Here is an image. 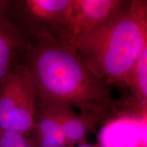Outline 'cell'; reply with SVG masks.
<instances>
[{"label": "cell", "mask_w": 147, "mask_h": 147, "mask_svg": "<svg viewBox=\"0 0 147 147\" xmlns=\"http://www.w3.org/2000/svg\"><path fill=\"white\" fill-rule=\"evenodd\" d=\"M26 57L36 102L76 108L93 129L116 112L111 86L92 70L70 42L34 40Z\"/></svg>", "instance_id": "1"}, {"label": "cell", "mask_w": 147, "mask_h": 147, "mask_svg": "<svg viewBox=\"0 0 147 147\" xmlns=\"http://www.w3.org/2000/svg\"><path fill=\"white\" fill-rule=\"evenodd\" d=\"M71 44L109 85L125 86L129 71L147 47V1L123 0L102 25Z\"/></svg>", "instance_id": "2"}, {"label": "cell", "mask_w": 147, "mask_h": 147, "mask_svg": "<svg viewBox=\"0 0 147 147\" xmlns=\"http://www.w3.org/2000/svg\"><path fill=\"white\" fill-rule=\"evenodd\" d=\"M36 96L26 63L16 65L0 84V130L29 137L34 128Z\"/></svg>", "instance_id": "3"}, {"label": "cell", "mask_w": 147, "mask_h": 147, "mask_svg": "<svg viewBox=\"0 0 147 147\" xmlns=\"http://www.w3.org/2000/svg\"><path fill=\"white\" fill-rule=\"evenodd\" d=\"M72 0H23L18 8L33 40L51 38L70 42Z\"/></svg>", "instance_id": "4"}, {"label": "cell", "mask_w": 147, "mask_h": 147, "mask_svg": "<svg viewBox=\"0 0 147 147\" xmlns=\"http://www.w3.org/2000/svg\"><path fill=\"white\" fill-rule=\"evenodd\" d=\"M123 2V0H72L69 24L71 42L102 25Z\"/></svg>", "instance_id": "5"}, {"label": "cell", "mask_w": 147, "mask_h": 147, "mask_svg": "<svg viewBox=\"0 0 147 147\" xmlns=\"http://www.w3.org/2000/svg\"><path fill=\"white\" fill-rule=\"evenodd\" d=\"M29 139L34 147H65L68 145L54 109L36 102L35 123Z\"/></svg>", "instance_id": "6"}, {"label": "cell", "mask_w": 147, "mask_h": 147, "mask_svg": "<svg viewBox=\"0 0 147 147\" xmlns=\"http://www.w3.org/2000/svg\"><path fill=\"white\" fill-rule=\"evenodd\" d=\"M29 44L8 19L0 18V84L15 67L13 62L17 53L22 50L27 51Z\"/></svg>", "instance_id": "7"}, {"label": "cell", "mask_w": 147, "mask_h": 147, "mask_svg": "<svg viewBox=\"0 0 147 147\" xmlns=\"http://www.w3.org/2000/svg\"><path fill=\"white\" fill-rule=\"evenodd\" d=\"M47 105L51 106L54 109L68 144L74 146L86 140L93 128L80 114L68 106Z\"/></svg>", "instance_id": "8"}, {"label": "cell", "mask_w": 147, "mask_h": 147, "mask_svg": "<svg viewBox=\"0 0 147 147\" xmlns=\"http://www.w3.org/2000/svg\"><path fill=\"white\" fill-rule=\"evenodd\" d=\"M132 101L146 107L147 102V47L134 63L125 80Z\"/></svg>", "instance_id": "9"}, {"label": "cell", "mask_w": 147, "mask_h": 147, "mask_svg": "<svg viewBox=\"0 0 147 147\" xmlns=\"http://www.w3.org/2000/svg\"><path fill=\"white\" fill-rule=\"evenodd\" d=\"M29 140L21 134L0 130V147H25Z\"/></svg>", "instance_id": "10"}, {"label": "cell", "mask_w": 147, "mask_h": 147, "mask_svg": "<svg viewBox=\"0 0 147 147\" xmlns=\"http://www.w3.org/2000/svg\"><path fill=\"white\" fill-rule=\"evenodd\" d=\"M12 1L0 0V18H6L5 16L12 8Z\"/></svg>", "instance_id": "11"}, {"label": "cell", "mask_w": 147, "mask_h": 147, "mask_svg": "<svg viewBox=\"0 0 147 147\" xmlns=\"http://www.w3.org/2000/svg\"><path fill=\"white\" fill-rule=\"evenodd\" d=\"M77 147H101V146L98 144H91V143L88 142L87 140L82 141V142L79 143Z\"/></svg>", "instance_id": "12"}, {"label": "cell", "mask_w": 147, "mask_h": 147, "mask_svg": "<svg viewBox=\"0 0 147 147\" xmlns=\"http://www.w3.org/2000/svg\"><path fill=\"white\" fill-rule=\"evenodd\" d=\"M25 147H34V146H33V144H32V142H31L30 139H29V142H27V144H26V146H25Z\"/></svg>", "instance_id": "13"}, {"label": "cell", "mask_w": 147, "mask_h": 147, "mask_svg": "<svg viewBox=\"0 0 147 147\" xmlns=\"http://www.w3.org/2000/svg\"><path fill=\"white\" fill-rule=\"evenodd\" d=\"M65 147H74V145H71V144H68L67 146H66Z\"/></svg>", "instance_id": "14"}]
</instances>
